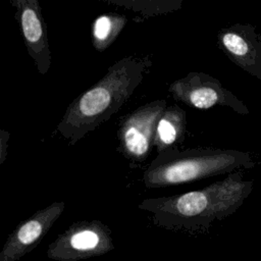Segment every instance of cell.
Returning a JSON list of instances; mask_svg holds the SVG:
<instances>
[{
  "label": "cell",
  "instance_id": "1",
  "mask_svg": "<svg viewBox=\"0 0 261 261\" xmlns=\"http://www.w3.org/2000/svg\"><path fill=\"white\" fill-rule=\"evenodd\" d=\"M253 180H245L238 170L203 189L184 194L144 199L140 210L151 215L154 225L173 231L203 233L214 221L233 214L253 190Z\"/></svg>",
  "mask_w": 261,
  "mask_h": 261
},
{
  "label": "cell",
  "instance_id": "2",
  "mask_svg": "<svg viewBox=\"0 0 261 261\" xmlns=\"http://www.w3.org/2000/svg\"><path fill=\"white\" fill-rule=\"evenodd\" d=\"M152 66L149 56H125L108 67L104 76L66 108L55 134L75 145L109 120L132 97Z\"/></svg>",
  "mask_w": 261,
  "mask_h": 261
},
{
  "label": "cell",
  "instance_id": "3",
  "mask_svg": "<svg viewBox=\"0 0 261 261\" xmlns=\"http://www.w3.org/2000/svg\"><path fill=\"white\" fill-rule=\"evenodd\" d=\"M256 165L245 151L218 148L170 149L158 153L143 172L148 189H160L193 182L207 177L228 174Z\"/></svg>",
  "mask_w": 261,
  "mask_h": 261
},
{
  "label": "cell",
  "instance_id": "4",
  "mask_svg": "<svg viewBox=\"0 0 261 261\" xmlns=\"http://www.w3.org/2000/svg\"><path fill=\"white\" fill-rule=\"evenodd\" d=\"M114 249L111 229L100 220L71 223L47 249L54 261H80L102 256Z\"/></svg>",
  "mask_w": 261,
  "mask_h": 261
},
{
  "label": "cell",
  "instance_id": "5",
  "mask_svg": "<svg viewBox=\"0 0 261 261\" xmlns=\"http://www.w3.org/2000/svg\"><path fill=\"white\" fill-rule=\"evenodd\" d=\"M166 107V100H154L135 109L120 120L117 149L126 160L142 163L149 157L154 147L158 120Z\"/></svg>",
  "mask_w": 261,
  "mask_h": 261
},
{
  "label": "cell",
  "instance_id": "6",
  "mask_svg": "<svg viewBox=\"0 0 261 261\" xmlns=\"http://www.w3.org/2000/svg\"><path fill=\"white\" fill-rule=\"evenodd\" d=\"M168 91L176 101L191 108L206 110L214 106H223L242 115L250 113L242 100L225 89L220 81L205 72H189L172 82Z\"/></svg>",
  "mask_w": 261,
  "mask_h": 261
},
{
  "label": "cell",
  "instance_id": "7",
  "mask_svg": "<svg viewBox=\"0 0 261 261\" xmlns=\"http://www.w3.org/2000/svg\"><path fill=\"white\" fill-rule=\"evenodd\" d=\"M65 210L64 201H55L21 221L8 236L0 251V261H18L32 252Z\"/></svg>",
  "mask_w": 261,
  "mask_h": 261
},
{
  "label": "cell",
  "instance_id": "8",
  "mask_svg": "<svg viewBox=\"0 0 261 261\" xmlns=\"http://www.w3.org/2000/svg\"><path fill=\"white\" fill-rule=\"evenodd\" d=\"M222 52L240 68L261 81V32L251 23H234L217 33Z\"/></svg>",
  "mask_w": 261,
  "mask_h": 261
},
{
  "label": "cell",
  "instance_id": "9",
  "mask_svg": "<svg viewBox=\"0 0 261 261\" xmlns=\"http://www.w3.org/2000/svg\"><path fill=\"white\" fill-rule=\"evenodd\" d=\"M25 48L39 73L46 74L51 66L48 32L39 0H11Z\"/></svg>",
  "mask_w": 261,
  "mask_h": 261
},
{
  "label": "cell",
  "instance_id": "10",
  "mask_svg": "<svg viewBox=\"0 0 261 261\" xmlns=\"http://www.w3.org/2000/svg\"><path fill=\"white\" fill-rule=\"evenodd\" d=\"M187 130V114L177 105L167 106L158 120L154 148L158 153L176 149L185 139Z\"/></svg>",
  "mask_w": 261,
  "mask_h": 261
},
{
  "label": "cell",
  "instance_id": "11",
  "mask_svg": "<svg viewBox=\"0 0 261 261\" xmlns=\"http://www.w3.org/2000/svg\"><path fill=\"white\" fill-rule=\"evenodd\" d=\"M143 18L165 15L181 8L184 0H102Z\"/></svg>",
  "mask_w": 261,
  "mask_h": 261
},
{
  "label": "cell",
  "instance_id": "12",
  "mask_svg": "<svg viewBox=\"0 0 261 261\" xmlns=\"http://www.w3.org/2000/svg\"><path fill=\"white\" fill-rule=\"evenodd\" d=\"M125 17L118 14H104L99 16L93 25L92 40L96 50L107 49L125 25Z\"/></svg>",
  "mask_w": 261,
  "mask_h": 261
},
{
  "label": "cell",
  "instance_id": "13",
  "mask_svg": "<svg viewBox=\"0 0 261 261\" xmlns=\"http://www.w3.org/2000/svg\"><path fill=\"white\" fill-rule=\"evenodd\" d=\"M9 137H10V134L7 130H4V129L0 130V164H3L7 157Z\"/></svg>",
  "mask_w": 261,
  "mask_h": 261
}]
</instances>
